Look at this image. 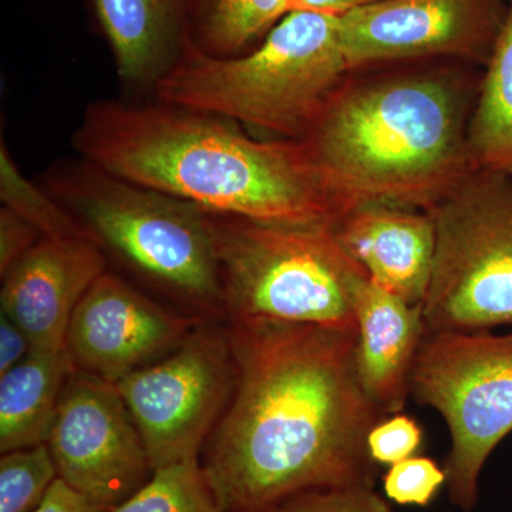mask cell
I'll list each match as a JSON object with an SVG mask.
<instances>
[{
    "mask_svg": "<svg viewBox=\"0 0 512 512\" xmlns=\"http://www.w3.org/2000/svg\"><path fill=\"white\" fill-rule=\"evenodd\" d=\"M238 379L200 461L227 512L293 495L375 485L367 450L384 419L357 375V330L227 320Z\"/></svg>",
    "mask_w": 512,
    "mask_h": 512,
    "instance_id": "1",
    "label": "cell"
},
{
    "mask_svg": "<svg viewBox=\"0 0 512 512\" xmlns=\"http://www.w3.org/2000/svg\"><path fill=\"white\" fill-rule=\"evenodd\" d=\"M400 66L350 73L299 140L339 218L370 204L429 212L476 171L467 131L478 66Z\"/></svg>",
    "mask_w": 512,
    "mask_h": 512,
    "instance_id": "2",
    "label": "cell"
},
{
    "mask_svg": "<svg viewBox=\"0 0 512 512\" xmlns=\"http://www.w3.org/2000/svg\"><path fill=\"white\" fill-rule=\"evenodd\" d=\"M77 156L214 214L335 224L338 211L298 140L258 138L235 121L156 101H94L74 130Z\"/></svg>",
    "mask_w": 512,
    "mask_h": 512,
    "instance_id": "3",
    "label": "cell"
},
{
    "mask_svg": "<svg viewBox=\"0 0 512 512\" xmlns=\"http://www.w3.org/2000/svg\"><path fill=\"white\" fill-rule=\"evenodd\" d=\"M338 22L339 16L296 10L239 56H208L185 46L154 84V96L269 138L302 140L350 74Z\"/></svg>",
    "mask_w": 512,
    "mask_h": 512,
    "instance_id": "4",
    "label": "cell"
},
{
    "mask_svg": "<svg viewBox=\"0 0 512 512\" xmlns=\"http://www.w3.org/2000/svg\"><path fill=\"white\" fill-rule=\"evenodd\" d=\"M39 184L106 256L191 311L227 318L208 211L80 157L53 165Z\"/></svg>",
    "mask_w": 512,
    "mask_h": 512,
    "instance_id": "5",
    "label": "cell"
},
{
    "mask_svg": "<svg viewBox=\"0 0 512 512\" xmlns=\"http://www.w3.org/2000/svg\"><path fill=\"white\" fill-rule=\"evenodd\" d=\"M210 214L227 320L357 330L353 298L365 269L333 224H278Z\"/></svg>",
    "mask_w": 512,
    "mask_h": 512,
    "instance_id": "6",
    "label": "cell"
},
{
    "mask_svg": "<svg viewBox=\"0 0 512 512\" xmlns=\"http://www.w3.org/2000/svg\"><path fill=\"white\" fill-rule=\"evenodd\" d=\"M429 212L436 252L427 330L512 328V175L473 171Z\"/></svg>",
    "mask_w": 512,
    "mask_h": 512,
    "instance_id": "7",
    "label": "cell"
},
{
    "mask_svg": "<svg viewBox=\"0 0 512 512\" xmlns=\"http://www.w3.org/2000/svg\"><path fill=\"white\" fill-rule=\"evenodd\" d=\"M410 393L446 421L448 497L461 510H473L485 463L512 433V332L427 330Z\"/></svg>",
    "mask_w": 512,
    "mask_h": 512,
    "instance_id": "8",
    "label": "cell"
},
{
    "mask_svg": "<svg viewBox=\"0 0 512 512\" xmlns=\"http://www.w3.org/2000/svg\"><path fill=\"white\" fill-rule=\"evenodd\" d=\"M227 326H194L170 355L114 384L133 417L154 470L200 458L237 384Z\"/></svg>",
    "mask_w": 512,
    "mask_h": 512,
    "instance_id": "9",
    "label": "cell"
},
{
    "mask_svg": "<svg viewBox=\"0 0 512 512\" xmlns=\"http://www.w3.org/2000/svg\"><path fill=\"white\" fill-rule=\"evenodd\" d=\"M507 0H382L339 16L350 73L389 64L457 60L485 66Z\"/></svg>",
    "mask_w": 512,
    "mask_h": 512,
    "instance_id": "10",
    "label": "cell"
},
{
    "mask_svg": "<svg viewBox=\"0 0 512 512\" xmlns=\"http://www.w3.org/2000/svg\"><path fill=\"white\" fill-rule=\"evenodd\" d=\"M46 444L59 478L103 512L127 501L154 473L119 390L77 370L64 386Z\"/></svg>",
    "mask_w": 512,
    "mask_h": 512,
    "instance_id": "11",
    "label": "cell"
},
{
    "mask_svg": "<svg viewBox=\"0 0 512 512\" xmlns=\"http://www.w3.org/2000/svg\"><path fill=\"white\" fill-rule=\"evenodd\" d=\"M197 323L106 271L74 309L64 349L77 372L116 384L174 352Z\"/></svg>",
    "mask_w": 512,
    "mask_h": 512,
    "instance_id": "12",
    "label": "cell"
},
{
    "mask_svg": "<svg viewBox=\"0 0 512 512\" xmlns=\"http://www.w3.org/2000/svg\"><path fill=\"white\" fill-rule=\"evenodd\" d=\"M106 271V254L86 235L43 237L2 276L0 312L18 323L32 350H64L74 309Z\"/></svg>",
    "mask_w": 512,
    "mask_h": 512,
    "instance_id": "13",
    "label": "cell"
},
{
    "mask_svg": "<svg viewBox=\"0 0 512 512\" xmlns=\"http://www.w3.org/2000/svg\"><path fill=\"white\" fill-rule=\"evenodd\" d=\"M333 229L377 286L412 305H423L436 252V224L430 212L362 205L340 215Z\"/></svg>",
    "mask_w": 512,
    "mask_h": 512,
    "instance_id": "14",
    "label": "cell"
},
{
    "mask_svg": "<svg viewBox=\"0 0 512 512\" xmlns=\"http://www.w3.org/2000/svg\"><path fill=\"white\" fill-rule=\"evenodd\" d=\"M356 367L360 383L387 416L403 412L417 353L426 336L423 305L384 291L369 276L356 286Z\"/></svg>",
    "mask_w": 512,
    "mask_h": 512,
    "instance_id": "15",
    "label": "cell"
},
{
    "mask_svg": "<svg viewBox=\"0 0 512 512\" xmlns=\"http://www.w3.org/2000/svg\"><path fill=\"white\" fill-rule=\"evenodd\" d=\"M120 79L151 86L181 53V0H94Z\"/></svg>",
    "mask_w": 512,
    "mask_h": 512,
    "instance_id": "16",
    "label": "cell"
},
{
    "mask_svg": "<svg viewBox=\"0 0 512 512\" xmlns=\"http://www.w3.org/2000/svg\"><path fill=\"white\" fill-rule=\"evenodd\" d=\"M74 366L66 349L32 350L0 376V451L46 444L57 406Z\"/></svg>",
    "mask_w": 512,
    "mask_h": 512,
    "instance_id": "17",
    "label": "cell"
},
{
    "mask_svg": "<svg viewBox=\"0 0 512 512\" xmlns=\"http://www.w3.org/2000/svg\"><path fill=\"white\" fill-rule=\"evenodd\" d=\"M468 121L474 170L512 175V0Z\"/></svg>",
    "mask_w": 512,
    "mask_h": 512,
    "instance_id": "18",
    "label": "cell"
},
{
    "mask_svg": "<svg viewBox=\"0 0 512 512\" xmlns=\"http://www.w3.org/2000/svg\"><path fill=\"white\" fill-rule=\"evenodd\" d=\"M289 13L288 0H198L197 43L208 56L247 53Z\"/></svg>",
    "mask_w": 512,
    "mask_h": 512,
    "instance_id": "19",
    "label": "cell"
},
{
    "mask_svg": "<svg viewBox=\"0 0 512 512\" xmlns=\"http://www.w3.org/2000/svg\"><path fill=\"white\" fill-rule=\"evenodd\" d=\"M107 512H227L212 493L200 458L154 470L136 494Z\"/></svg>",
    "mask_w": 512,
    "mask_h": 512,
    "instance_id": "20",
    "label": "cell"
},
{
    "mask_svg": "<svg viewBox=\"0 0 512 512\" xmlns=\"http://www.w3.org/2000/svg\"><path fill=\"white\" fill-rule=\"evenodd\" d=\"M0 200L35 225L43 237H83L72 215L40 184L25 177L13 161L5 140L0 147Z\"/></svg>",
    "mask_w": 512,
    "mask_h": 512,
    "instance_id": "21",
    "label": "cell"
},
{
    "mask_svg": "<svg viewBox=\"0 0 512 512\" xmlns=\"http://www.w3.org/2000/svg\"><path fill=\"white\" fill-rule=\"evenodd\" d=\"M59 478L47 444L0 457V512H32Z\"/></svg>",
    "mask_w": 512,
    "mask_h": 512,
    "instance_id": "22",
    "label": "cell"
},
{
    "mask_svg": "<svg viewBox=\"0 0 512 512\" xmlns=\"http://www.w3.org/2000/svg\"><path fill=\"white\" fill-rule=\"evenodd\" d=\"M387 498L403 507H429L447 476L433 458L413 456L389 468L384 476Z\"/></svg>",
    "mask_w": 512,
    "mask_h": 512,
    "instance_id": "23",
    "label": "cell"
},
{
    "mask_svg": "<svg viewBox=\"0 0 512 512\" xmlns=\"http://www.w3.org/2000/svg\"><path fill=\"white\" fill-rule=\"evenodd\" d=\"M265 512H393L372 485L306 491Z\"/></svg>",
    "mask_w": 512,
    "mask_h": 512,
    "instance_id": "24",
    "label": "cell"
},
{
    "mask_svg": "<svg viewBox=\"0 0 512 512\" xmlns=\"http://www.w3.org/2000/svg\"><path fill=\"white\" fill-rule=\"evenodd\" d=\"M424 431L419 421L400 412L384 417L370 430L367 450L377 466H394L417 456L423 446Z\"/></svg>",
    "mask_w": 512,
    "mask_h": 512,
    "instance_id": "25",
    "label": "cell"
},
{
    "mask_svg": "<svg viewBox=\"0 0 512 512\" xmlns=\"http://www.w3.org/2000/svg\"><path fill=\"white\" fill-rule=\"evenodd\" d=\"M43 238L42 232L8 207L0 208V276L28 254Z\"/></svg>",
    "mask_w": 512,
    "mask_h": 512,
    "instance_id": "26",
    "label": "cell"
},
{
    "mask_svg": "<svg viewBox=\"0 0 512 512\" xmlns=\"http://www.w3.org/2000/svg\"><path fill=\"white\" fill-rule=\"evenodd\" d=\"M32 352V343L15 320L0 312V376L19 365Z\"/></svg>",
    "mask_w": 512,
    "mask_h": 512,
    "instance_id": "27",
    "label": "cell"
},
{
    "mask_svg": "<svg viewBox=\"0 0 512 512\" xmlns=\"http://www.w3.org/2000/svg\"><path fill=\"white\" fill-rule=\"evenodd\" d=\"M32 512H103L84 497L79 491L74 490L62 478H57L39 507Z\"/></svg>",
    "mask_w": 512,
    "mask_h": 512,
    "instance_id": "28",
    "label": "cell"
},
{
    "mask_svg": "<svg viewBox=\"0 0 512 512\" xmlns=\"http://www.w3.org/2000/svg\"><path fill=\"white\" fill-rule=\"evenodd\" d=\"M382 0H288L289 13L302 12L325 13V15L342 16L352 10L373 5Z\"/></svg>",
    "mask_w": 512,
    "mask_h": 512,
    "instance_id": "29",
    "label": "cell"
}]
</instances>
